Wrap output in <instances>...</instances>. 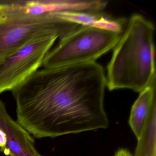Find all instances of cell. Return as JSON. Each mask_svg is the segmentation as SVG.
<instances>
[{
	"mask_svg": "<svg viewBox=\"0 0 156 156\" xmlns=\"http://www.w3.org/2000/svg\"><path fill=\"white\" fill-rule=\"evenodd\" d=\"M106 87L96 62L42 67L12 91L17 121L36 138L107 128Z\"/></svg>",
	"mask_w": 156,
	"mask_h": 156,
	"instance_id": "obj_1",
	"label": "cell"
},
{
	"mask_svg": "<svg viewBox=\"0 0 156 156\" xmlns=\"http://www.w3.org/2000/svg\"><path fill=\"white\" fill-rule=\"evenodd\" d=\"M154 24L140 14L130 17L107 66L110 91L140 92L156 79Z\"/></svg>",
	"mask_w": 156,
	"mask_h": 156,
	"instance_id": "obj_2",
	"label": "cell"
},
{
	"mask_svg": "<svg viewBox=\"0 0 156 156\" xmlns=\"http://www.w3.org/2000/svg\"><path fill=\"white\" fill-rule=\"evenodd\" d=\"M80 25L50 13L34 15L12 8L8 1H0V56H10L40 35L51 32L62 38Z\"/></svg>",
	"mask_w": 156,
	"mask_h": 156,
	"instance_id": "obj_3",
	"label": "cell"
},
{
	"mask_svg": "<svg viewBox=\"0 0 156 156\" xmlns=\"http://www.w3.org/2000/svg\"><path fill=\"white\" fill-rule=\"evenodd\" d=\"M122 34L80 25L59 39L43 62L42 67L52 68L94 62L114 48Z\"/></svg>",
	"mask_w": 156,
	"mask_h": 156,
	"instance_id": "obj_4",
	"label": "cell"
},
{
	"mask_svg": "<svg viewBox=\"0 0 156 156\" xmlns=\"http://www.w3.org/2000/svg\"><path fill=\"white\" fill-rule=\"evenodd\" d=\"M62 35L55 32L33 39L0 66V94L12 91L42 66L46 55Z\"/></svg>",
	"mask_w": 156,
	"mask_h": 156,
	"instance_id": "obj_5",
	"label": "cell"
},
{
	"mask_svg": "<svg viewBox=\"0 0 156 156\" xmlns=\"http://www.w3.org/2000/svg\"><path fill=\"white\" fill-rule=\"evenodd\" d=\"M0 128L7 136V145L3 152L6 156H43L36 149L32 136L10 115L1 99Z\"/></svg>",
	"mask_w": 156,
	"mask_h": 156,
	"instance_id": "obj_6",
	"label": "cell"
},
{
	"mask_svg": "<svg viewBox=\"0 0 156 156\" xmlns=\"http://www.w3.org/2000/svg\"><path fill=\"white\" fill-rule=\"evenodd\" d=\"M51 15L66 21L81 26L98 28L122 34L126 20L124 19H114L99 13L61 12H52Z\"/></svg>",
	"mask_w": 156,
	"mask_h": 156,
	"instance_id": "obj_7",
	"label": "cell"
},
{
	"mask_svg": "<svg viewBox=\"0 0 156 156\" xmlns=\"http://www.w3.org/2000/svg\"><path fill=\"white\" fill-rule=\"evenodd\" d=\"M156 81L153 80L140 93L131 108L129 124L137 139L140 136L151 107L156 101Z\"/></svg>",
	"mask_w": 156,
	"mask_h": 156,
	"instance_id": "obj_8",
	"label": "cell"
},
{
	"mask_svg": "<svg viewBox=\"0 0 156 156\" xmlns=\"http://www.w3.org/2000/svg\"><path fill=\"white\" fill-rule=\"evenodd\" d=\"M134 156H156V101L151 107Z\"/></svg>",
	"mask_w": 156,
	"mask_h": 156,
	"instance_id": "obj_9",
	"label": "cell"
},
{
	"mask_svg": "<svg viewBox=\"0 0 156 156\" xmlns=\"http://www.w3.org/2000/svg\"><path fill=\"white\" fill-rule=\"evenodd\" d=\"M7 139L6 134L2 129L0 128V152L3 153L7 145Z\"/></svg>",
	"mask_w": 156,
	"mask_h": 156,
	"instance_id": "obj_10",
	"label": "cell"
},
{
	"mask_svg": "<svg viewBox=\"0 0 156 156\" xmlns=\"http://www.w3.org/2000/svg\"><path fill=\"white\" fill-rule=\"evenodd\" d=\"M114 156H133L128 150L126 149H119L118 150Z\"/></svg>",
	"mask_w": 156,
	"mask_h": 156,
	"instance_id": "obj_11",
	"label": "cell"
},
{
	"mask_svg": "<svg viewBox=\"0 0 156 156\" xmlns=\"http://www.w3.org/2000/svg\"><path fill=\"white\" fill-rule=\"evenodd\" d=\"M8 57V56H0V66L3 63V62L5 61L6 58Z\"/></svg>",
	"mask_w": 156,
	"mask_h": 156,
	"instance_id": "obj_12",
	"label": "cell"
}]
</instances>
